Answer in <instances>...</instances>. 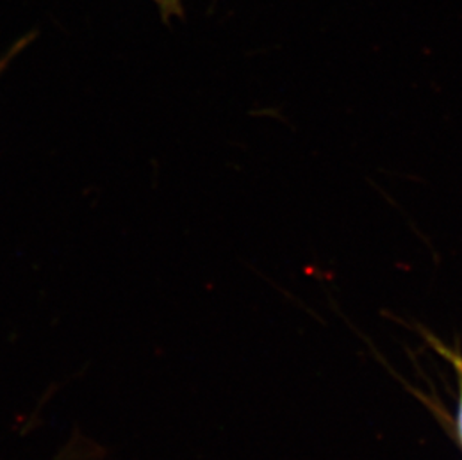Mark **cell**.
Returning <instances> with one entry per match:
<instances>
[{"mask_svg":"<svg viewBox=\"0 0 462 460\" xmlns=\"http://www.w3.org/2000/svg\"><path fill=\"white\" fill-rule=\"evenodd\" d=\"M159 8L163 23L171 22V18H184L183 0H153Z\"/></svg>","mask_w":462,"mask_h":460,"instance_id":"cell-1","label":"cell"},{"mask_svg":"<svg viewBox=\"0 0 462 460\" xmlns=\"http://www.w3.org/2000/svg\"><path fill=\"white\" fill-rule=\"evenodd\" d=\"M457 359V357H455ZM458 363L459 373V398H458V411H457V430H458L459 441L462 444V359H457Z\"/></svg>","mask_w":462,"mask_h":460,"instance_id":"cell-2","label":"cell"},{"mask_svg":"<svg viewBox=\"0 0 462 460\" xmlns=\"http://www.w3.org/2000/svg\"><path fill=\"white\" fill-rule=\"evenodd\" d=\"M29 41H31V38L20 41V42H18V44L15 45V47H14L13 50H11V52H8V54H6V56H5L4 59H2V60H0V74H2V72H4L5 70V68H6V66L9 65V61L13 60L14 56H15V54H17V52L20 51V50H23V48H24V45H26L27 42H29Z\"/></svg>","mask_w":462,"mask_h":460,"instance_id":"cell-3","label":"cell"}]
</instances>
